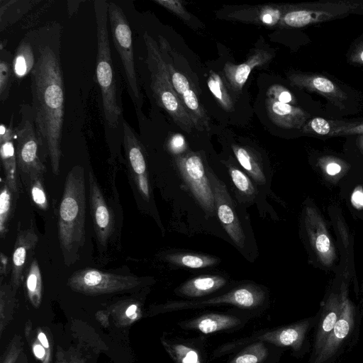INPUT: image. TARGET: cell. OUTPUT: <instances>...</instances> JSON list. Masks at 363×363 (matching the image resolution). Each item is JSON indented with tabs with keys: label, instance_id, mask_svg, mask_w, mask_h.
I'll list each match as a JSON object with an SVG mask.
<instances>
[{
	"label": "cell",
	"instance_id": "obj_12",
	"mask_svg": "<svg viewBox=\"0 0 363 363\" xmlns=\"http://www.w3.org/2000/svg\"><path fill=\"white\" fill-rule=\"evenodd\" d=\"M207 175L213 190L218 218L232 240L238 247H243L245 236L226 186L211 169H208Z\"/></svg>",
	"mask_w": 363,
	"mask_h": 363
},
{
	"label": "cell",
	"instance_id": "obj_19",
	"mask_svg": "<svg viewBox=\"0 0 363 363\" xmlns=\"http://www.w3.org/2000/svg\"><path fill=\"white\" fill-rule=\"evenodd\" d=\"M38 241V235L33 228L19 230L17 234L12 257L11 281L16 291L23 281V272L28 254L32 252Z\"/></svg>",
	"mask_w": 363,
	"mask_h": 363
},
{
	"label": "cell",
	"instance_id": "obj_20",
	"mask_svg": "<svg viewBox=\"0 0 363 363\" xmlns=\"http://www.w3.org/2000/svg\"><path fill=\"white\" fill-rule=\"evenodd\" d=\"M285 12V6L270 4L235 10L227 17L234 21L272 27L280 23Z\"/></svg>",
	"mask_w": 363,
	"mask_h": 363
},
{
	"label": "cell",
	"instance_id": "obj_25",
	"mask_svg": "<svg viewBox=\"0 0 363 363\" xmlns=\"http://www.w3.org/2000/svg\"><path fill=\"white\" fill-rule=\"evenodd\" d=\"M36 61L29 42L22 41L17 48L12 61L13 74L18 79L26 76L33 69Z\"/></svg>",
	"mask_w": 363,
	"mask_h": 363
},
{
	"label": "cell",
	"instance_id": "obj_23",
	"mask_svg": "<svg viewBox=\"0 0 363 363\" xmlns=\"http://www.w3.org/2000/svg\"><path fill=\"white\" fill-rule=\"evenodd\" d=\"M226 280L219 276L202 275L191 279L179 289V293L189 297H199L209 294L221 288Z\"/></svg>",
	"mask_w": 363,
	"mask_h": 363
},
{
	"label": "cell",
	"instance_id": "obj_27",
	"mask_svg": "<svg viewBox=\"0 0 363 363\" xmlns=\"http://www.w3.org/2000/svg\"><path fill=\"white\" fill-rule=\"evenodd\" d=\"M232 150L239 164L259 183L265 182V176L253 153L242 146L233 145Z\"/></svg>",
	"mask_w": 363,
	"mask_h": 363
},
{
	"label": "cell",
	"instance_id": "obj_6",
	"mask_svg": "<svg viewBox=\"0 0 363 363\" xmlns=\"http://www.w3.org/2000/svg\"><path fill=\"white\" fill-rule=\"evenodd\" d=\"M21 121L14 129V145L18 174L26 187L31 179L43 178L49 155L38 135L32 106H21Z\"/></svg>",
	"mask_w": 363,
	"mask_h": 363
},
{
	"label": "cell",
	"instance_id": "obj_8",
	"mask_svg": "<svg viewBox=\"0 0 363 363\" xmlns=\"http://www.w3.org/2000/svg\"><path fill=\"white\" fill-rule=\"evenodd\" d=\"M141 284L132 275H122L86 268L74 272L67 285L73 291L86 295H100L128 291Z\"/></svg>",
	"mask_w": 363,
	"mask_h": 363
},
{
	"label": "cell",
	"instance_id": "obj_16",
	"mask_svg": "<svg viewBox=\"0 0 363 363\" xmlns=\"http://www.w3.org/2000/svg\"><path fill=\"white\" fill-rule=\"evenodd\" d=\"M263 291L255 286H245L220 296L196 302H174L162 306L163 310H177L203 307L208 305L230 303L240 308H253L264 300Z\"/></svg>",
	"mask_w": 363,
	"mask_h": 363
},
{
	"label": "cell",
	"instance_id": "obj_41",
	"mask_svg": "<svg viewBox=\"0 0 363 363\" xmlns=\"http://www.w3.org/2000/svg\"><path fill=\"white\" fill-rule=\"evenodd\" d=\"M167 147L174 154H181L186 149L184 137L180 133L173 134L168 140Z\"/></svg>",
	"mask_w": 363,
	"mask_h": 363
},
{
	"label": "cell",
	"instance_id": "obj_44",
	"mask_svg": "<svg viewBox=\"0 0 363 363\" xmlns=\"http://www.w3.org/2000/svg\"><path fill=\"white\" fill-rule=\"evenodd\" d=\"M352 206L357 209H363V188L358 186L354 189L350 196Z\"/></svg>",
	"mask_w": 363,
	"mask_h": 363
},
{
	"label": "cell",
	"instance_id": "obj_45",
	"mask_svg": "<svg viewBox=\"0 0 363 363\" xmlns=\"http://www.w3.org/2000/svg\"><path fill=\"white\" fill-rule=\"evenodd\" d=\"M315 245L320 253L327 254L328 253V252L330 251V240L324 234H320L319 237L317 238Z\"/></svg>",
	"mask_w": 363,
	"mask_h": 363
},
{
	"label": "cell",
	"instance_id": "obj_30",
	"mask_svg": "<svg viewBox=\"0 0 363 363\" xmlns=\"http://www.w3.org/2000/svg\"><path fill=\"white\" fill-rule=\"evenodd\" d=\"M16 196L4 182L0 194V235L4 238L7 232L9 220L13 210V198Z\"/></svg>",
	"mask_w": 363,
	"mask_h": 363
},
{
	"label": "cell",
	"instance_id": "obj_39",
	"mask_svg": "<svg viewBox=\"0 0 363 363\" xmlns=\"http://www.w3.org/2000/svg\"><path fill=\"white\" fill-rule=\"evenodd\" d=\"M267 96L284 104H289L293 101V96L290 91L279 84L271 86L267 90Z\"/></svg>",
	"mask_w": 363,
	"mask_h": 363
},
{
	"label": "cell",
	"instance_id": "obj_17",
	"mask_svg": "<svg viewBox=\"0 0 363 363\" xmlns=\"http://www.w3.org/2000/svg\"><path fill=\"white\" fill-rule=\"evenodd\" d=\"M14 129L13 117L9 125L1 124L0 153L5 174V182L17 197L21 190V184L14 145Z\"/></svg>",
	"mask_w": 363,
	"mask_h": 363
},
{
	"label": "cell",
	"instance_id": "obj_32",
	"mask_svg": "<svg viewBox=\"0 0 363 363\" xmlns=\"http://www.w3.org/2000/svg\"><path fill=\"white\" fill-rule=\"evenodd\" d=\"M314 20L311 12L306 10H291L286 12L279 23L280 26L300 28Z\"/></svg>",
	"mask_w": 363,
	"mask_h": 363
},
{
	"label": "cell",
	"instance_id": "obj_36",
	"mask_svg": "<svg viewBox=\"0 0 363 363\" xmlns=\"http://www.w3.org/2000/svg\"><path fill=\"white\" fill-rule=\"evenodd\" d=\"M23 349L21 337L16 334L9 342L2 357L1 363H16Z\"/></svg>",
	"mask_w": 363,
	"mask_h": 363
},
{
	"label": "cell",
	"instance_id": "obj_10",
	"mask_svg": "<svg viewBox=\"0 0 363 363\" xmlns=\"http://www.w3.org/2000/svg\"><path fill=\"white\" fill-rule=\"evenodd\" d=\"M317 318L315 313L293 324L267 332L259 336L258 339L279 347H291L294 355L303 357L311 351L310 334L313 330Z\"/></svg>",
	"mask_w": 363,
	"mask_h": 363
},
{
	"label": "cell",
	"instance_id": "obj_37",
	"mask_svg": "<svg viewBox=\"0 0 363 363\" xmlns=\"http://www.w3.org/2000/svg\"><path fill=\"white\" fill-rule=\"evenodd\" d=\"M170 348L171 354L178 363H201L196 352L190 347L177 345Z\"/></svg>",
	"mask_w": 363,
	"mask_h": 363
},
{
	"label": "cell",
	"instance_id": "obj_26",
	"mask_svg": "<svg viewBox=\"0 0 363 363\" xmlns=\"http://www.w3.org/2000/svg\"><path fill=\"white\" fill-rule=\"evenodd\" d=\"M16 291L11 284L1 282L0 286V335L1 336L13 318L16 306Z\"/></svg>",
	"mask_w": 363,
	"mask_h": 363
},
{
	"label": "cell",
	"instance_id": "obj_43",
	"mask_svg": "<svg viewBox=\"0 0 363 363\" xmlns=\"http://www.w3.org/2000/svg\"><path fill=\"white\" fill-rule=\"evenodd\" d=\"M310 125L314 132L320 135H326L329 133L330 130L329 123L322 118H313L311 121Z\"/></svg>",
	"mask_w": 363,
	"mask_h": 363
},
{
	"label": "cell",
	"instance_id": "obj_24",
	"mask_svg": "<svg viewBox=\"0 0 363 363\" xmlns=\"http://www.w3.org/2000/svg\"><path fill=\"white\" fill-rule=\"evenodd\" d=\"M25 286L32 306L38 308L42 301V276L39 264L33 259L25 274Z\"/></svg>",
	"mask_w": 363,
	"mask_h": 363
},
{
	"label": "cell",
	"instance_id": "obj_14",
	"mask_svg": "<svg viewBox=\"0 0 363 363\" xmlns=\"http://www.w3.org/2000/svg\"><path fill=\"white\" fill-rule=\"evenodd\" d=\"M165 62L173 88L190 116L194 128L199 131L208 130L209 118L189 79L175 69L170 59Z\"/></svg>",
	"mask_w": 363,
	"mask_h": 363
},
{
	"label": "cell",
	"instance_id": "obj_33",
	"mask_svg": "<svg viewBox=\"0 0 363 363\" xmlns=\"http://www.w3.org/2000/svg\"><path fill=\"white\" fill-rule=\"evenodd\" d=\"M7 58L1 56L0 60V99L2 103L9 96L13 74L12 63Z\"/></svg>",
	"mask_w": 363,
	"mask_h": 363
},
{
	"label": "cell",
	"instance_id": "obj_22",
	"mask_svg": "<svg viewBox=\"0 0 363 363\" xmlns=\"http://www.w3.org/2000/svg\"><path fill=\"white\" fill-rule=\"evenodd\" d=\"M240 320L234 316L211 313L193 319L186 323L184 326L208 334L234 328L240 324Z\"/></svg>",
	"mask_w": 363,
	"mask_h": 363
},
{
	"label": "cell",
	"instance_id": "obj_2",
	"mask_svg": "<svg viewBox=\"0 0 363 363\" xmlns=\"http://www.w3.org/2000/svg\"><path fill=\"white\" fill-rule=\"evenodd\" d=\"M86 188L84 170L75 166L67 174L59 208L58 238L65 263L79 259L85 242Z\"/></svg>",
	"mask_w": 363,
	"mask_h": 363
},
{
	"label": "cell",
	"instance_id": "obj_28",
	"mask_svg": "<svg viewBox=\"0 0 363 363\" xmlns=\"http://www.w3.org/2000/svg\"><path fill=\"white\" fill-rule=\"evenodd\" d=\"M208 87L219 105L227 111H233V103L220 76L211 70L207 79Z\"/></svg>",
	"mask_w": 363,
	"mask_h": 363
},
{
	"label": "cell",
	"instance_id": "obj_1",
	"mask_svg": "<svg viewBox=\"0 0 363 363\" xmlns=\"http://www.w3.org/2000/svg\"><path fill=\"white\" fill-rule=\"evenodd\" d=\"M32 109L38 135L48 152L53 173H60L65 95L58 57L49 46L41 47L31 72Z\"/></svg>",
	"mask_w": 363,
	"mask_h": 363
},
{
	"label": "cell",
	"instance_id": "obj_35",
	"mask_svg": "<svg viewBox=\"0 0 363 363\" xmlns=\"http://www.w3.org/2000/svg\"><path fill=\"white\" fill-rule=\"evenodd\" d=\"M229 173L234 185L240 191L247 195H253L255 194V189L244 172L236 167L229 166Z\"/></svg>",
	"mask_w": 363,
	"mask_h": 363
},
{
	"label": "cell",
	"instance_id": "obj_46",
	"mask_svg": "<svg viewBox=\"0 0 363 363\" xmlns=\"http://www.w3.org/2000/svg\"><path fill=\"white\" fill-rule=\"evenodd\" d=\"M9 257L3 252L0 254V276L1 282L4 277H6L9 272Z\"/></svg>",
	"mask_w": 363,
	"mask_h": 363
},
{
	"label": "cell",
	"instance_id": "obj_49",
	"mask_svg": "<svg viewBox=\"0 0 363 363\" xmlns=\"http://www.w3.org/2000/svg\"><path fill=\"white\" fill-rule=\"evenodd\" d=\"M360 59L363 62V50H362V52L360 54Z\"/></svg>",
	"mask_w": 363,
	"mask_h": 363
},
{
	"label": "cell",
	"instance_id": "obj_9",
	"mask_svg": "<svg viewBox=\"0 0 363 363\" xmlns=\"http://www.w3.org/2000/svg\"><path fill=\"white\" fill-rule=\"evenodd\" d=\"M177 166L192 194L205 212L212 215L216 211L214 196L205 171L202 158L195 152L176 157Z\"/></svg>",
	"mask_w": 363,
	"mask_h": 363
},
{
	"label": "cell",
	"instance_id": "obj_13",
	"mask_svg": "<svg viewBox=\"0 0 363 363\" xmlns=\"http://www.w3.org/2000/svg\"><path fill=\"white\" fill-rule=\"evenodd\" d=\"M123 144L130 174L136 188L145 201L150 199V186L144 149L134 130L123 121Z\"/></svg>",
	"mask_w": 363,
	"mask_h": 363
},
{
	"label": "cell",
	"instance_id": "obj_21",
	"mask_svg": "<svg viewBox=\"0 0 363 363\" xmlns=\"http://www.w3.org/2000/svg\"><path fill=\"white\" fill-rule=\"evenodd\" d=\"M266 109L269 119L281 128H299L305 118V114L299 108L268 97L266 99Z\"/></svg>",
	"mask_w": 363,
	"mask_h": 363
},
{
	"label": "cell",
	"instance_id": "obj_31",
	"mask_svg": "<svg viewBox=\"0 0 363 363\" xmlns=\"http://www.w3.org/2000/svg\"><path fill=\"white\" fill-rule=\"evenodd\" d=\"M267 351L262 342L250 345L238 354L230 363H259L267 357Z\"/></svg>",
	"mask_w": 363,
	"mask_h": 363
},
{
	"label": "cell",
	"instance_id": "obj_5",
	"mask_svg": "<svg viewBox=\"0 0 363 363\" xmlns=\"http://www.w3.org/2000/svg\"><path fill=\"white\" fill-rule=\"evenodd\" d=\"M143 38L147 50L146 62L150 74V86L156 102L178 126L190 133L194 125L173 88L160 48L147 32H145Z\"/></svg>",
	"mask_w": 363,
	"mask_h": 363
},
{
	"label": "cell",
	"instance_id": "obj_3",
	"mask_svg": "<svg viewBox=\"0 0 363 363\" xmlns=\"http://www.w3.org/2000/svg\"><path fill=\"white\" fill-rule=\"evenodd\" d=\"M94 5L97 33L96 74L101 94L106 130H119L123 133L121 100L118 92L108 32V2L96 0Z\"/></svg>",
	"mask_w": 363,
	"mask_h": 363
},
{
	"label": "cell",
	"instance_id": "obj_48",
	"mask_svg": "<svg viewBox=\"0 0 363 363\" xmlns=\"http://www.w3.org/2000/svg\"><path fill=\"white\" fill-rule=\"evenodd\" d=\"M362 298L360 299L359 304L362 306V308H363V289H362Z\"/></svg>",
	"mask_w": 363,
	"mask_h": 363
},
{
	"label": "cell",
	"instance_id": "obj_15",
	"mask_svg": "<svg viewBox=\"0 0 363 363\" xmlns=\"http://www.w3.org/2000/svg\"><path fill=\"white\" fill-rule=\"evenodd\" d=\"M342 309L340 289L330 291L323 300L317 314L313 328L310 357L314 356L326 341L338 320Z\"/></svg>",
	"mask_w": 363,
	"mask_h": 363
},
{
	"label": "cell",
	"instance_id": "obj_42",
	"mask_svg": "<svg viewBox=\"0 0 363 363\" xmlns=\"http://www.w3.org/2000/svg\"><path fill=\"white\" fill-rule=\"evenodd\" d=\"M312 86L317 90L323 93H331L335 90L333 83L324 77H315L311 81Z\"/></svg>",
	"mask_w": 363,
	"mask_h": 363
},
{
	"label": "cell",
	"instance_id": "obj_4",
	"mask_svg": "<svg viewBox=\"0 0 363 363\" xmlns=\"http://www.w3.org/2000/svg\"><path fill=\"white\" fill-rule=\"evenodd\" d=\"M340 290L341 315L325 343L309 358L308 363H341L358 344L363 308L349 298L345 285L340 286Z\"/></svg>",
	"mask_w": 363,
	"mask_h": 363
},
{
	"label": "cell",
	"instance_id": "obj_7",
	"mask_svg": "<svg viewBox=\"0 0 363 363\" xmlns=\"http://www.w3.org/2000/svg\"><path fill=\"white\" fill-rule=\"evenodd\" d=\"M108 20L115 48L119 55L128 94L138 115L142 111L143 96L135 71L132 32L120 6L108 2Z\"/></svg>",
	"mask_w": 363,
	"mask_h": 363
},
{
	"label": "cell",
	"instance_id": "obj_34",
	"mask_svg": "<svg viewBox=\"0 0 363 363\" xmlns=\"http://www.w3.org/2000/svg\"><path fill=\"white\" fill-rule=\"evenodd\" d=\"M43 177H36L31 179L26 186L33 203L40 209L47 210L48 202L45 189L43 185Z\"/></svg>",
	"mask_w": 363,
	"mask_h": 363
},
{
	"label": "cell",
	"instance_id": "obj_47",
	"mask_svg": "<svg viewBox=\"0 0 363 363\" xmlns=\"http://www.w3.org/2000/svg\"><path fill=\"white\" fill-rule=\"evenodd\" d=\"M341 171V167L337 163L331 162L326 167V172L329 175L334 176L339 174Z\"/></svg>",
	"mask_w": 363,
	"mask_h": 363
},
{
	"label": "cell",
	"instance_id": "obj_11",
	"mask_svg": "<svg viewBox=\"0 0 363 363\" xmlns=\"http://www.w3.org/2000/svg\"><path fill=\"white\" fill-rule=\"evenodd\" d=\"M89 204L94 232L100 252H104L115 230V218L93 172L88 174Z\"/></svg>",
	"mask_w": 363,
	"mask_h": 363
},
{
	"label": "cell",
	"instance_id": "obj_40",
	"mask_svg": "<svg viewBox=\"0 0 363 363\" xmlns=\"http://www.w3.org/2000/svg\"><path fill=\"white\" fill-rule=\"evenodd\" d=\"M31 347L35 356L41 360L43 363H50L51 357V349L45 347L38 336L31 342Z\"/></svg>",
	"mask_w": 363,
	"mask_h": 363
},
{
	"label": "cell",
	"instance_id": "obj_18",
	"mask_svg": "<svg viewBox=\"0 0 363 363\" xmlns=\"http://www.w3.org/2000/svg\"><path fill=\"white\" fill-rule=\"evenodd\" d=\"M272 59V52L263 49H257L243 63H225L223 67L225 77L234 91L240 92L252 69L264 65Z\"/></svg>",
	"mask_w": 363,
	"mask_h": 363
},
{
	"label": "cell",
	"instance_id": "obj_29",
	"mask_svg": "<svg viewBox=\"0 0 363 363\" xmlns=\"http://www.w3.org/2000/svg\"><path fill=\"white\" fill-rule=\"evenodd\" d=\"M171 263L191 269L203 268L216 264L218 259L210 256L194 254H172L166 257Z\"/></svg>",
	"mask_w": 363,
	"mask_h": 363
},
{
	"label": "cell",
	"instance_id": "obj_38",
	"mask_svg": "<svg viewBox=\"0 0 363 363\" xmlns=\"http://www.w3.org/2000/svg\"><path fill=\"white\" fill-rule=\"evenodd\" d=\"M154 2L172 12L182 21L186 23L190 22L191 16L186 9L183 1L179 0H155Z\"/></svg>",
	"mask_w": 363,
	"mask_h": 363
}]
</instances>
